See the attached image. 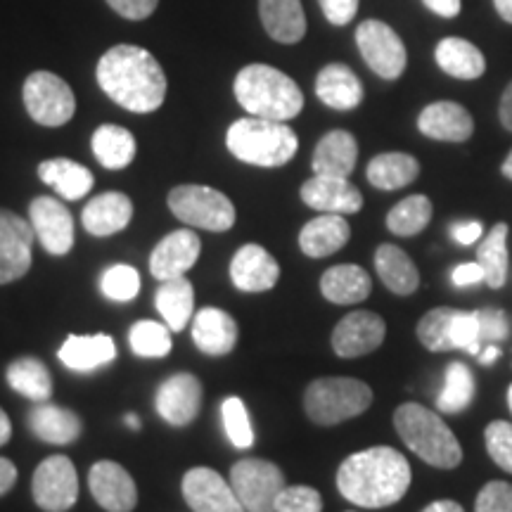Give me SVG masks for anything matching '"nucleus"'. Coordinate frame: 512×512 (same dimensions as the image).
Here are the masks:
<instances>
[{"label":"nucleus","mask_w":512,"mask_h":512,"mask_svg":"<svg viewBox=\"0 0 512 512\" xmlns=\"http://www.w3.org/2000/svg\"><path fill=\"white\" fill-rule=\"evenodd\" d=\"M413 472L403 453L392 446L358 451L339 465L337 489L358 508H387L399 503L411 486Z\"/></svg>","instance_id":"f257e3e1"},{"label":"nucleus","mask_w":512,"mask_h":512,"mask_svg":"<svg viewBox=\"0 0 512 512\" xmlns=\"http://www.w3.org/2000/svg\"><path fill=\"white\" fill-rule=\"evenodd\" d=\"M95 74L102 91L128 112L150 114L164 105L166 74L150 50L114 46L100 57Z\"/></svg>","instance_id":"f03ea898"},{"label":"nucleus","mask_w":512,"mask_h":512,"mask_svg":"<svg viewBox=\"0 0 512 512\" xmlns=\"http://www.w3.org/2000/svg\"><path fill=\"white\" fill-rule=\"evenodd\" d=\"M235 98L252 117L290 121L304 110V93L290 76L268 64H247L235 76Z\"/></svg>","instance_id":"7ed1b4c3"},{"label":"nucleus","mask_w":512,"mask_h":512,"mask_svg":"<svg viewBox=\"0 0 512 512\" xmlns=\"http://www.w3.org/2000/svg\"><path fill=\"white\" fill-rule=\"evenodd\" d=\"M394 427L411 451L427 465L453 470L463 463V448L451 427L420 403H403L394 413Z\"/></svg>","instance_id":"20e7f679"},{"label":"nucleus","mask_w":512,"mask_h":512,"mask_svg":"<svg viewBox=\"0 0 512 512\" xmlns=\"http://www.w3.org/2000/svg\"><path fill=\"white\" fill-rule=\"evenodd\" d=\"M226 145L230 155L240 162L278 169L297 155L299 138L285 121L247 117L228 128Z\"/></svg>","instance_id":"39448f33"},{"label":"nucleus","mask_w":512,"mask_h":512,"mask_svg":"<svg viewBox=\"0 0 512 512\" xmlns=\"http://www.w3.org/2000/svg\"><path fill=\"white\" fill-rule=\"evenodd\" d=\"M373 403V389L356 377H320L304 392V408L311 422L323 427L358 418Z\"/></svg>","instance_id":"423d86ee"},{"label":"nucleus","mask_w":512,"mask_h":512,"mask_svg":"<svg viewBox=\"0 0 512 512\" xmlns=\"http://www.w3.org/2000/svg\"><path fill=\"white\" fill-rule=\"evenodd\" d=\"M169 209L178 221L209 233H226L235 226V207L221 190L209 185H178L169 192Z\"/></svg>","instance_id":"0eeeda50"},{"label":"nucleus","mask_w":512,"mask_h":512,"mask_svg":"<svg viewBox=\"0 0 512 512\" xmlns=\"http://www.w3.org/2000/svg\"><path fill=\"white\" fill-rule=\"evenodd\" d=\"M418 339L430 351H456L479 356L482 337H479L477 311H460L439 306L420 318Z\"/></svg>","instance_id":"6e6552de"},{"label":"nucleus","mask_w":512,"mask_h":512,"mask_svg":"<svg viewBox=\"0 0 512 512\" xmlns=\"http://www.w3.org/2000/svg\"><path fill=\"white\" fill-rule=\"evenodd\" d=\"M24 107L36 124L57 128L69 124L76 112L74 91L53 72H34L24 81Z\"/></svg>","instance_id":"1a4fd4ad"},{"label":"nucleus","mask_w":512,"mask_h":512,"mask_svg":"<svg viewBox=\"0 0 512 512\" xmlns=\"http://www.w3.org/2000/svg\"><path fill=\"white\" fill-rule=\"evenodd\" d=\"M230 484L247 512H275L285 475L278 465L264 458H245L230 470Z\"/></svg>","instance_id":"9d476101"},{"label":"nucleus","mask_w":512,"mask_h":512,"mask_svg":"<svg viewBox=\"0 0 512 512\" xmlns=\"http://www.w3.org/2000/svg\"><path fill=\"white\" fill-rule=\"evenodd\" d=\"M356 46L368 67L382 79L396 81L406 72V46H403L401 36L380 19H366L363 24H358Z\"/></svg>","instance_id":"9b49d317"},{"label":"nucleus","mask_w":512,"mask_h":512,"mask_svg":"<svg viewBox=\"0 0 512 512\" xmlns=\"http://www.w3.org/2000/svg\"><path fill=\"white\" fill-rule=\"evenodd\" d=\"M31 494L41 510L67 512L79 498V475L67 456H50L36 467Z\"/></svg>","instance_id":"f8f14e48"},{"label":"nucleus","mask_w":512,"mask_h":512,"mask_svg":"<svg viewBox=\"0 0 512 512\" xmlns=\"http://www.w3.org/2000/svg\"><path fill=\"white\" fill-rule=\"evenodd\" d=\"M34 228L27 219L10 209H0V285L15 283L34 264Z\"/></svg>","instance_id":"ddd939ff"},{"label":"nucleus","mask_w":512,"mask_h":512,"mask_svg":"<svg viewBox=\"0 0 512 512\" xmlns=\"http://www.w3.org/2000/svg\"><path fill=\"white\" fill-rule=\"evenodd\" d=\"M181 491L192 512H247L230 479L211 467H192L185 472Z\"/></svg>","instance_id":"4468645a"},{"label":"nucleus","mask_w":512,"mask_h":512,"mask_svg":"<svg viewBox=\"0 0 512 512\" xmlns=\"http://www.w3.org/2000/svg\"><path fill=\"white\" fill-rule=\"evenodd\" d=\"M29 223L48 254L64 256L74 247V219L60 200L41 195L29 204Z\"/></svg>","instance_id":"2eb2a0df"},{"label":"nucleus","mask_w":512,"mask_h":512,"mask_svg":"<svg viewBox=\"0 0 512 512\" xmlns=\"http://www.w3.org/2000/svg\"><path fill=\"white\" fill-rule=\"evenodd\" d=\"M387 325L373 311H351L332 332V349L339 358H358L382 347Z\"/></svg>","instance_id":"dca6fc26"},{"label":"nucleus","mask_w":512,"mask_h":512,"mask_svg":"<svg viewBox=\"0 0 512 512\" xmlns=\"http://www.w3.org/2000/svg\"><path fill=\"white\" fill-rule=\"evenodd\" d=\"M155 406L159 418L174 427H188L202 408V382L190 373H176L159 384Z\"/></svg>","instance_id":"f3484780"},{"label":"nucleus","mask_w":512,"mask_h":512,"mask_svg":"<svg viewBox=\"0 0 512 512\" xmlns=\"http://www.w3.org/2000/svg\"><path fill=\"white\" fill-rule=\"evenodd\" d=\"M88 489L102 510L133 512L138 505V486L126 467L114 460H98L88 472Z\"/></svg>","instance_id":"a211bd4d"},{"label":"nucleus","mask_w":512,"mask_h":512,"mask_svg":"<svg viewBox=\"0 0 512 512\" xmlns=\"http://www.w3.org/2000/svg\"><path fill=\"white\" fill-rule=\"evenodd\" d=\"M202 252V242L190 228H181L169 233L150 254V273L159 283L181 278L197 264Z\"/></svg>","instance_id":"6ab92c4d"},{"label":"nucleus","mask_w":512,"mask_h":512,"mask_svg":"<svg viewBox=\"0 0 512 512\" xmlns=\"http://www.w3.org/2000/svg\"><path fill=\"white\" fill-rule=\"evenodd\" d=\"M302 200L306 207L320 211V214H358L363 207V195L349 178L318 176L313 174L302 185Z\"/></svg>","instance_id":"aec40b11"},{"label":"nucleus","mask_w":512,"mask_h":512,"mask_svg":"<svg viewBox=\"0 0 512 512\" xmlns=\"http://www.w3.org/2000/svg\"><path fill=\"white\" fill-rule=\"evenodd\" d=\"M230 280L240 292H268L278 285L280 266L261 245H245L230 261Z\"/></svg>","instance_id":"412c9836"},{"label":"nucleus","mask_w":512,"mask_h":512,"mask_svg":"<svg viewBox=\"0 0 512 512\" xmlns=\"http://www.w3.org/2000/svg\"><path fill=\"white\" fill-rule=\"evenodd\" d=\"M422 136L444 143H465L475 133V119L463 105L451 100H439L427 105L418 117Z\"/></svg>","instance_id":"4be33fe9"},{"label":"nucleus","mask_w":512,"mask_h":512,"mask_svg":"<svg viewBox=\"0 0 512 512\" xmlns=\"http://www.w3.org/2000/svg\"><path fill=\"white\" fill-rule=\"evenodd\" d=\"M192 342L207 356H226L238 344V323L216 306H204L192 316Z\"/></svg>","instance_id":"5701e85b"},{"label":"nucleus","mask_w":512,"mask_h":512,"mask_svg":"<svg viewBox=\"0 0 512 512\" xmlns=\"http://www.w3.org/2000/svg\"><path fill=\"white\" fill-rule=\"evenodd\" d=\"M316 95L332 110L349 112L363 102V83L347 64L332 62L316 76Z\"/></svg>","instance_id":"b1692460"},{"label":"nucleus","mask_w":512,"mask_h":512,"mask_svg":"<svg viewBox=\"0 0 512 512\" xmlns=\"http://www.w3.org/2000/svg\"><path fill=\"white\" fill-rule=\"evenodd\" d=\"M133 219V202L124 192H102L95 195L91 202L83 207L81 223L95 238H107V235L124 230Z\"/></svg>","instance_id":"393cba45"},{"label":"nucleus","mask_w":512,"mask_h":512,"mask_svg":"<svg viewBox=\"0 0 512 512\" xmlns=\"http://www.w3.org/2000/svg\"><path fill=\"white\" fill-rule=\"evenodd\" d=\"M29 430L34 432L36 439L46 441V444L67 446V444H74V441L81 437L83 422L79 415L69 411V408L43 401L31 408Z\"/></svg>","instance_id":"a878e982"},{"label":"nucleus","mask_w":512,"mask_h":512,"mask_svg":"<svg viewBox=\"0 0 512 512\" xmlns=\"http://www.w3.org/2000/svg\"><path fill=\"white\" fill-rule=\"evenodd\" d=\"M57 358L76 373H91L117 358V344L110 335H69L57 351Z\"/></svg>","instance_id":"bb28decb"},{"label":"nucleus","mask_w":512,"mask_h":512,"mask_svg":"<svg viewBox=\"0 0 512 512\" xmlns=\"http://www.w3.org/2000/svg\"><path fill=\"white\" fill-rule=\"evenodd\" d=\"M358 162V143L349 131H330L313 150V174L349 178Z\"/></svg>","instance_id":"cd10ccee"},{"label":"nucleus","mask_w":512,"mask_h":512,"mask_svg":"<svg viewBox=\"0 0 512 512\" xmlns=\"http://www.w3.org/2000/svg\"><path fill=\"white\" fill-rule=\"evenodd\" d=\"M351 226L342 214H320L311 219L299 233V247L311 259H325L347 245Z\"/></svg>","instance_id":"c85d7f7f"},{"label":"nucleus","mask_w":512,"mask_h":512,"mask_svg":"<svg viewBox=\"0 0 512 512\" xmlns=\"http://www.w3.org/2000/svg\"><path fill=\"white\" fill-rule=\"evenodd\" d=\"M259 15L266 34L285 46L299 43L306 34L302 0H259Z\"/></svg>","instance_id":"c756f323"},{"label":"nucleus","mask_w":512,"mask_h":512,"mask_svg":"<svg viewBox=\"0 0 512 512\" xmlns=\"http://www.w3.org/2000/svg\"><path fill=\"white\" fill-rule=\"evenodd\" d=\"M370 290H373V280H370L368 271H363L361 266L354 264L332 266L320 278V292H323V297L339 306L366 302L370 297Z\"/></svg>","instance_id":"7c9ffc66"},{"label":"nucleus","mask_w":512,"mask_h":512,"mask_svg":"<svg viewBox=\"0 0 512 512\" xmlns=\"http://www.w3.org/2000/svg\"><path fill=\"white\" fill-rule=\"evenodd\" d=\"M434 60H437L441 72L453 76V79L475 81L486 72L482 50L460 36L441 38L437 50H434Z\"/></svg>","instance_id":"2f4dec72"},{"label":"nucleus","mask_w":512,"mask_h":512,"mask_svg":"<svg viewBox=\"0 0 512 512\" xmlns=\"http://www.w3.org/2000/svg\"><path fill=\"white\" fill-rule=\"evenodd\" d=\"M38 178L46 185H50L62 200L69 202L86 197L95 183L93 174L86 166L72 162V159L67 157L46 159V162L38 164Z\"/></svg>","instance_id":"473e14b6"},{"label":"nucleus","mask_w":512,"mask_h":512,"mask_svg":"<svg viewBox=\"0 0 512 512\" xmlns=\"http://www.w3.org/2000/svg\"><path fill=\"white\" fill-rule=\"evenodd\" d=\"M375 271L387 290L408 297L420 287V273L411 256L396 245H380L375 252Z\"/></svg>","instance_id":"72a5a7b5"},{"label":"nucleus","mask_w":512,"mask_h":512,"mask_svg":"<svg viewBox=\"0 0 512 512\" xmlns=\"http://www.w3.org/2000/svg\"><path fill=\"white\" fill-rule=\"evenodd\" d=\"M93 155L98 162L110 171H121L136 159V138L124 126L117 124H102L95 128L91 138Z\"/></svg>","instance_id":"f704fd0d"},{"label":"nucleus","mask_w":512,"mask_h":512,"mask_svg":"<svg viewBox=\"0 0 512 512\" xmlns=\"http://www.w3.org/2000/svg\"><path fill=\"white\" fill-rule=\"evenodd\" d=\"M155 304L159 316L164 318L171 332H181L183 328H188L192 313H195V290H192V283L185 275L174 280H164L162 287L157 290Z\"/></svg>","instance_id":"c9c22d12"},{"label":"nucleus","mask_w":512,"mask_h":512,"mask_svg":"<svg viewBox=\"0 0 512 512\" xmlns=\"http://www.w3.org/2000/svg\"><path fill=\"white\" fill-rule=\"evenodd\" d=\"M366 176L377 190H401L420 176V162L406 152H384L370 159Z\"/></svg>","instance_id":"e433bc0d"},{"label":"nucleus","mask_w":512,"mask_h":512,"mask_svg":"<svg viewBox=\"0 0 512 512\" xmlns=\"http://www.w3.org/2000/svg\"><path fill=\"white\" fill-rule=\"evenodd\" d=\"M5 377L17 394L34 403L50 401V396H53V375H50L46 363L34 356H22L12 361Z\"/></svg>","instance_id":"4c0bfd02"},{"label":"nucleus","mask_w":512,"mask_h":512,"mask_svg":"<svg viewBox=\"0 0 512 512\" xmlns=\"http://www.w3.org/2000/svg\"><path fill=\"white\" fill-rule=\"evenodd\" d=\"M508 223H496L477 249V264L484 268L486 285L503 287L508 280Z\"/></svg>","instance_id":"58836bf2"},{"label":"nucleus","mask_w":512,"mask_h":512,"mask_svg":"<svg viewBox=\"0 0 512 512\" xmlns=\"http://www.w3.org/2000/svg\"><path fill=\"white\" fill-rule=\"evenodd\" d=\"M475 399V375L465 363H451L444 375V389L439 392L437 408L441 413H463Z\"/></svg>","instance_id":"ea45409f"},{"label":"nucleus","mask_w":512,"mask_h":512,"mask_svg":"<svg viewBox=\"0 0 512 512\" xmlns=\"http://www.w3.org/2000/svg\"><path fill=\"white\" fill-rule=\"evenodd\" d=\"M432 202L427 195H411L401 200L387 214V228L401 238H413L430 226Z\"/></svg>","instance_id":"a19ab883"},{"label":"nucleus","mask_w":512,"mask_h":512,"mask_svg":"<svg viewBox=\"0 0 512 512\" xmlns=\"http://www.w3.org/2000/svg\"><path fill=\"white\" fill-rule=\"evenodd\" d=\"M128 344L140 358H164L171 354V328L157 320H138L128 332Z\"/></svg>","instance_id":"79ce46f5"},{"label":"nucleus","mask_w":512,"mask_h":512,"mask_svg":"<svg viewBox=\"0 0 512 512\" xmlns=\"http://www.w3.org/2000/svg\"><path fill=\"white\" fill-rule=\"evenodd\" d=\"M221 418L223 427H226V434L230 444L235 448H252L254 446V427L252 420H249L247 406L240 396H228L221 406Z\"/></svg>","instance_id":"37998d69"},{"label":"nucleus","mask_w":512,"mask_h":512,"mask_svg":"<svg viewBox=\"0 0 512 512\" xmlns=\"http://www.w3.org/2000/svg\"><path fill=\"white\" fill-rule=\"evenodd\" d=\"M100 290L107 299H110V302H117V304L133 302L140 292V273L133 266H126V264L107 268V271L102 273Z\"/></svg>","instance_id":"c03bdc74"},{"label":"nucleus","mask_w":512,"mask_h":512,"mask_svg":"<svg viewBox=\"0 0 512 512\" xmlns=\"http://www.w3.org/2000/svg\"><path fill=\"white\" fill-rule=\"evenodd\" d=\"M484 441L491 460L512 475V422H489V427L484 430Z\"/></svg>","instance_id":"a18cd8bd"},{"label":"nucleus","mask_w":512,"mask_h":512,"mask_svg":"<svg viewBox=\"0 0 512 512\" xmlns=\"http://www.w3.org/2000/svg\"><path fill=\"white\" fill-rule=\"evenodd\" d=\"M275 512H323V498L311 486H285L275 503Z\"/></svg>","instance_id":"49530a36"},{"label":"nucleus","mask_w":512,"mask_h":512,"mask_svg":"<svg viewBox=\"0 0 512 512\" xmlns=\"http://www.w3.org/2000/svg\"><path fill=\"white\" fill-rule=\"evenodd\" d=\"M475 512H512V484L489 482L477 494Z\"/></svg>","instance_id":"de8ad7c7"},{"label":"nucleus","mask_w":512,"mask_h":512,"mask_svg":"<svg viewBox=\"0 0 512 512\" xmlns=\"http://www.w3.org/2000/svg\"><path fill=\"white\" fill-rule=\"evenodd\" d=\"M479 337H482V349L486 344H498L508 337V318L498 309H479Z\"/></svg>","instance_id":"09e8293b"},{"label":"nucleus","mask_w":512,"mask_h":512,"mask_svg":"<svg viewBox=\"0 0 512 512\" xmlns=\"http://www.w3.org/2000/svg\"><path fill=\"white\" fill-rule=\"evenodd\" d=\"M325 19L335 27H344L358 12V0H318Z\"/></svg>","instance_id":"8fccbe9b"},{"label":"nucleus","mask_w":512,"mask_h":512,"mask_svg":"<svg viewBox=\"0 0 512 512\" xmlns=\"http://www.w3.org/2000/svg\"><path fill=\"white\" fill-rule=\"evenodd\" d=\"M107 5L124 19L140 22V19H147L157 10L159 0H107Z\"/></svg>","instance_id":"3c124183"},{"label":"nucleus","mask_w":512,"mask_h":512,"mask_svg":"<svg viewBox=\"0 0 512 512\" xmlns=\"http://www.w3.org/2000/svg\"><path fill=\"white\" fill-rule=\"evenodd\" d=\"M451 280L456 287H470V285H479L486 283L484 268L477 264V261H470V264H460L453 268Z\"/></svg>","instance_id":"603ef678"},{"label":"nucleus","mask_w":512,"mask_h":512,"mask_svg":"<svg viewBox=\"0 0 512 512\" xmlns=\"http://www.w3.org/2000/svg\"><path fill=\"white\" fill-rule=\"evenodd\" d=\"M482 233H484V228L479 221H458V223H453V228H451L453 240L463 247L475 245V242L482 238Z\"/></svg>","instance_id":"864d4df0"},{"label":"nucleus","mask_w":512,"mask_h":512,"mask_svg":"<svg viewBox=\"0 0 512 512\" xmlns=\"http://www.w3.org/2000/svg\"><path fill=\"white\" fill-rule=\"evenodd\" d=\"M427 5V10H432L434 15L453 19L460 15V0H422Z\"/></svg>","instance_id":"5fc2aeb1"},{"label":"nucleus","mask_w":512,"mask_h":512,"mask_svg":"<svg viewBox=\"0 0 512 512\" xmlns=\"http://www.w3.org/2000/svg\"><path fill=\"white\" fill-rule=\"evenodd\" d=\"M17 484V467L12 460L0 458V496L10 494L12 486Z\"/></svg>","instance_id":"6e6d98bb"},{"label":"nucleus","mask_w":512,"mask_h":512,"mask_svg":"<svg viewBox=\"0 0 512 512\" xmlns=\"http://www.w3.org/2000/svg\"><path fill=\"white\" fill-rule=\"evenodd\" d=\"M498 117H501L503 128L512 131V81H510V86L503 91L501 105H498Z\"/></svg>","instance_id":"4d7b16f0"},{"label":"nucleus","mask_w":512,"mask_h":512,"mask_svg":"<svg viewBox=\"0 0 512 512\" xmlns=\"http://www.w3.org/2000/svg\"><path fill=\"white\" fill-rule=\"evenodd\" d=\"M422 512H465V510H463V505L456 501H434L427 505Z\"/></svg>","instance_id":"13d9d810"},{"label":"nucleus","mask_w":512,"mask_h":512,"mask_svg":"<svg viewBox=\"0 0 512 512\" xmlns=\"http://www.w3.org/2000/svg\"><path fill=\"white\" fill-rule=\"evenodd\" d=\"M12 437V425H10V418L8 413L0 408V446H5Z\"/></svg>","instance_id":"bf43d9fd"},{"label":"nucleus","mask_w":512,"mask_h":512,"mask_svg":"<svg viewBox=\"0 0 512 512\" xmlns=\"http://www.w3.org/2000/svg\"><path fill=\"white\" fill-rule=\"evenodd\" d=\"M498 356H501V349H498L496 344H486V347L479 351L477 358L484 363V366H489V363H494Z\"/></svg>","instance_id":"052dcab7"},{"label":"nucleus","mask_w":512,"mask_h":512,"mask_svg":"<svg viewBox=\"0 0 512 512\" xmlns=\"http://www.w3.org/2000/svg\"><path fill=\"white\" fill-rule=\"evenodd\" d=\"M494 8L503 22L512 24V0H494Z\"/></svg>","instance_id":"680f3d73"},{"label":"nucleus","mask_w":512,"mask_h":512,"mask_svg":"<svg viewBox=\"0 0 512 512\" xmlns=\"http://www.w3.org/2000/svg\"><path fill=\"white\" fill-rule=\"evenodd\" d=\"M126 425H128V430L138 432V430H140V418H138L136 413H128V415H126Z\"/></svg>","instance_id":"e2e57ef3"},{"label":"nucleus","mask_w":512,"mask_h":512,"mask_svg":"<svg viewBox=\"0 0 512 512\" xmlns=\"http://www.w3.org/2000/svg\"><path fill=\"white\" fill-rule=\"evenodd\" d=\"M501 171H503V176H505V178H510V181H512V150H510V155L505 157V162H503V166H501Z\"/></svg>","instance_id":"0e129e2a"},{"label":"nucleus","mask_w":512,"mask_h":512,"mask_svg":"<svg viewBox=\"0 0 512 512\" xmlns=\"http://www.w3.org/2000/svg\"><path fill=\"white\" fill-rule=\"evenodd\" d=\"M508 408H510V413H512V384H510V389H508Z\"/></svg>","instance_id":"69168bd1"}]
</instances>
